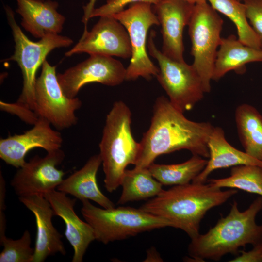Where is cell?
I'll list each match as a JSON object with an SVG mask.
<instances>
[{
	"label": "cell",
	"mask_w": 262,
	"mask_h": 262,
	"mask_svg": "<svg viewBox=\"0 0 262 262\" xmlns=\"http://www.w3.org/2000/svg\"><path fill=\"white\" fill-rule=\"evenodd\" d=\"M126 68L112 56L91 55L84 61L57 74L60 85L66 96L76 97L81 88L91 82L115 86L126 79Z\"/></svg>",
	"instance_id": "8fae6325"
},
{
	"label": "cell",
	"mask_w": 262,
	"mask_h": 262,
	"mask_svg": "<svg viewBox=\"0 0 262 262\" xmlns=\"http://www.w3.org/2000/svg\"><path fill=\"white\" fill-rule=\"evenodd\" d=\"M56 67L46 60L42 65L35 83L34 112L38 117L45 118L61 131L76 125L78 119L75 112L82 102L77 97L69 98L65 95L58 82Z\"/></svg>",
	"instance_id": "30bf717a"
},
{
	"label": "cell",
	"mask_w": 262,
	"mask_h": 262,
	"mask_svg": "<svg viewBox=\"0 0 262 262\" xmlns=\"http://www.w3.org/2000/svg\"><path fill=\"white\" fill-rule=\"evenodd\" d=\"M240 254L230 262H262V242L253 246L250 251H239Z\"/></svg>",
	"instance_id": "4dcf8cb0"
},
{
	"label": "cell",
	"mask_w": 262,
	"mask_h": 262,
	"mask_svg": "<svg viewBox=\"0 0 262 262\" xmlns=\"http://www.w3.org/2000/svg\"><path fill=\"white\" fill-rule=\"evenodd\" d=\"M31 129L20 134L9 135L0 140V157L6 164L19 168L26 163L29 151L41 148L49 152L60 149L61 133L53 130L45 118L39 117Z\"/></svg>",
	"instance_id": "5bb4252c"
},
{
	"label": "cell",
	"mask_w": 262,
	"mask_h": 262,
	"mask_svg": "<svg viewBox=\"0 0 262 262\" xmlns=\"http://www.w3.org/2000/svg\"><path fill=\"white\" fill-rule=\"evenodd\" d=\"M184 0L192 4H196V3H198L201 2L207 1V0Z\"/></svg>",
	"instance_id": "836d02e7"
},
{
	"label": "cell",
	"mask_w": 262,
	"mask_h": 262,
	"mask_svg": "<svg viewBox=\"0 0 262 262\" xmlns=\"http://www.w3.org/2000/svg\"><path fill=\"white\" fill-rule=\"evenodd\" d=\"M0 109L15 114L22 120L30 124H34L38 119V116L35 112L16 102L6 103L0 101Z\"/></svg>",
	"instance_id": "f546056e"
},
{
	"label": "cell",
	"mask_w": 262,
	"mask_h": 262,
	"mask_svg": "<svg viewBox=\"0 0 262 262\" xmlns=\"http://www.w3.org/2000/svg\"><path fill=\"white\" fill-rule=\"evenodd\" d=\"M82 202V214L93 228L96 240L104 244L170 227L166 220L141 208L118 207L105 209L94 206L89 200Z\"/></svg>",
	"instance_id": "5b68a950"
},
{
	"label": "cell",
	"mask_w": 262,
	"mask_h": 262,
	"mask_svg": "<svg viewBox=\"0 0 262 262\" xmlns=\"http://www.w3.org/2000/svg\"><path fill=\"white\" fill-rule=\"evenodd\" d=\"M4 9L15 43L13 55L6 60L17 63L23 79L22 90L16 102L34 111L36 74L38 69L51 51L58 48L69 47L73 41L68 37L58 34H48L38 41H33L17 24L12 9L5 5Z\"/></svg>",
	"instance_id": "8992f818"
},
{
	"label": "cell",
	"mask_w": 262,
	"mask_h": 262,
	"mask_svg": "<svg viewBox=\"0 0 262 262\" xmlns=\"http://www.w3.org/2000/svg\"><path fill=\"white\" fill-rule=\"evenodd\" d=\"M223 20L207 1L195 4L188 25L192 44V64L202 80L205 93L211 89V81L221 37Z\"/></svg>",
	"instance_id": "52a82bcc"
},
{
	"label": "cell",
	"mask_w": 262,
	"mask_h": 262,
	"mask_svg": "<svg viewBox=\"0 0 262 262\" xmlns=\"http://www.w3.org/2000/svg\"><path fill=\"white\" fill-rule=\"evenodd\" d=\"M214 127L209 122L188 119L168 98L158 97L150 125L139 142L135 167L148 168L160 155L181 149L208 158V142Z\"/></svg>",
	"instance_id": "6da1fadb"
},
{
	"label": "cell",
	"mask_w": 262,
	"mask_h": 262,
	"mask_svg": "<svg viewBox=\"0 0 262 262\" xmlns=\"http://www.w3.org/2000/svg\"><path fill=\"white\" fill-rule=\"evenodd\" d=\"M82 53L130 58L131 48L128 33L112 16H100L91 30L84 32L79 42L66 52L65 56Z\"/></svg>",
	"instance_id": "4fadbf2b"
},
{
	"label": "cell",
	"mask_w": 262,
	"mask_h": 262,
	"mask_svg": "<svg viewBox=\"0 0 262 262\" xmlns=\"http://www.w3.org/2000/svg\"><path fill=\"white\" fill-rule=\"evenodd\" d=\"M65 157L60 148L47 152L44 157L36 155L19 167L14 176L11 185L19 196L44 195L55 190L63 180L65 173L57 168Z\"/></svg>",
	"instance_id": "7c38bea8"
},
{
	"label": "cell",
	"mask_w": 262,
	"mask_h": 262,
	"mask_svg": "<svg viewBox=\"0 0 262 262\" xmlns=\"http://www.w3.org/2000/svg\"><path fill=\"white\" fill-rule=\"evenodd\" d=\"M262 209V196L242 212L234 201L227 216L221 217L205 234L191 239L188 247L190 259L218 261L227 254H238L241 247L262 242V224L256 223V217Z\"/></svg>",
	"instance_id": "3957f363"
},
{
	"label": "cell",
	"mask_w": 262,
	"mask_h": 262,
	"mask_svg": "<svg viewBox=\"0 0 262 262\" xmlns=\"http://www.w3.org/2000/svg\"><path fill=\"white\" fill-rule=\"evenodd\" d=\"M145 262H162V259L155 248H150L147 251Z\"/></svg>",
	"instance_id": "d6a6232c"
},
{
	"label": "cell",
	"mask_w": 262,
	"mask_h": 262,
	"mask_svg": "<svg viewBox=\"0 0 262 262\" xmlns=\"http://www.w3.org/2000/svg\"><path fill=\"white\" fill-rule=\"evenodd\" d=\"M160 0H106V3L92 11L89 18L97 16H112L123 11L127 5L143 2L156 4Z\"/></svg>",
	"instance_id": "83f0119b"
},
{
	"label": "cell",
	"mask_w": 262,
	"mask_h": 262,
	"mask_svg": "<svg viewBox=\"0 0 262 262\" xmlns=\"http://www.w3.org/2000/svg\"><path fill=\"white\" fill-rule=\"evenodd\" d=\"M151 4L139 2L115 14L113 17L126 28L131 48L130 63L126 68L125 80L134 81L139 77L150 80L159 70L150 60L147 51V34L153 25H160Z\"/></svg>",
	"instance_id": "9c48e42d"
},
{
	"label": "cell",
	"mask_w": 262,
	"mask_h": 262,
	"mask_svg": "<svg viewBox=\"0 0 262 262\" xmlns=\"http://www.w3.org/2000/svg\"><path fill=\"white\" fill-rule=\"evenodd\" d=\"M207 181L220 188H235L262 196V167L258 165L233 166L229 176L208 179Z\"/></svg>",
	"instance_id": "484cf974"
},
{
	"label": "cell",
	"mask_w": 262,
	"mask_h": 262,
	"mask_svg": "<svg viewBox=\"0 0 262 262\" xmlns=\"http://www.w3.org/2000/svg\"><path fill=\"white\" fill-rule=\"evenodd\" d=\"M239 0V1H242V0Z\"/></svg>",
	"instance_id": "e575fe53"
},
{
	"label": "cell",
	"mask_w": 262,
	"mask_h": 262,
	"mask_svg": "<svg viewBox=\"0 0 262 262\" xmlns=\"http://www.w3.org/2000/svg\"><path fill=\"white\" fill-rule=\"evenodd\" d=\"M254 62H262V49L247 46L233 34L221 38L212 80L218 81L231 70L243 73L246 64Z\"/></svg>",
	"instance_id": "44dd1931"
},
{
	"label": "cell",
	"mask_w": 262,
	"mask_h": 262,
	"mask_svg": "<svg viewBox=\"0 0 262 262\" xmlns=\"http://www.w3.org/2000/svg\"><path fill=\"white\" fill-rule=\"evenodd\" d=\"M153 5L161 26L162 52L172 60L184 61L183 30L189 23L195 4L184 0H160Z\"/></svg>",
	"instance_id": "9a60e30c"
},
{
	"label": "cell",
	"mask_w": 262,
	"mask_h": 262,
	"mask_svg": "<svg viewBox=\"0 0 262 262\" xmlns=\"http://www.w3.org/2000/svg\"><path fill=\"white\" fill-rule=\"evenodd\" d=\"M97 0H90L89 2L83 7L84 15L82 17V22L84 24V29L83 32L87 31V24L88 22L89 16L94 9V5Z\"/></svg>",
	"instance_id": "1f68e13d"
},
{
	"label": "cell",
	"mask_w": 262,
	"mask_h": 262,
	"mask_svg": "<svg viewBox=\"0 0 262 262\" xmlns=\"http://www.w3.org/2000/svg\"><path fill=\"white\" fill-rule=\"evenodd\" d=\"M102 160L99 154L91 157L79 170L65 179L57 187V190L70 194L81 201H93L105 209L115 207L114 203L99 189L97 174Z\"/></svg>",
	"instance_id": "ffe728a7"
},
{
	"label": "cell",
	"mask_w": 262,
	"mask_h": 262,
	"mask_svg": "<svg viewBox=\"0 0 262 262\" xmlns=\"http://www.w3.org/2000/svg\"><path fill=\"white\" fill-rule=\"evenodd\" d=\"M131 123L130 108L122 101H115L106 115L99 144L104 186L109 192L120 186L126 167L135 165L138 158L140 143L132 136Z\"/></svg>",
	"instance_id": "277c9868"
},
{
	"label": "cell",
	"mask_w": 262,
	"mask_h": 262,
	"mask_svg": "<svg viewBox=\"0 0 262 262\" xmlns=\"http://www.w3.org/2000/svg\"><path fill=\"white\" fill-rule=\"evenodd\" d=\"M20 201L34 214L37 232L32 262H43L49 256L66 251L62 241V235L54 227L53 210L50 203L41 195L18 197Z\"/></svg>",
	"instance_id": "2e32d148"
},
{
	"label": "cell",
	"mask_w": 262,
	"mask_h": 262,
	"mask_svg": "<svg viewBox=\"0 0 262 262\" xmlns=\"http://www.w3.org/2000/svg\"><path fill=\"white\" fill-rule=\"evenodd\" d=\"M44 196L50 203L54 215L59 216L65 222L66 237L74 249L72 262H82L89 245L96 238L92 227L75 212L76 199H71L66 194L55 190L47 192Z\"/></svg>",
	"instance_id": "e0dca14e"
},
{
	"label": "cell",
	"mask_w": 262,
	"mask_h": 262,
	"mask_svg": "<svg viewBox=\"0 0 262 262\" xmlns=\"http://www.w3.org/2000/svg\"><path fill=\"white\" fill-rule=\"evenodd\" d=\"M120 186L122 190L118 204L145 200L157 196L163 185L152 175L148 168L126 169Z\"/></svg>",
	"instance_id": "603a6c76"
},
{
	"label": "cell",
	"mask_w": 262,
	"mask_h": 262,
	"mask_svg": "<svg viewBox=\"0 0 262 262\" xmlns=\"http://www.w3.org/2000/svg\"><path fill=\"white\" fill-rule=\"evenodd\" d=\"M152 31L147 41L149 54L158 63L157 80L166 92L171 103L182 113L191 110L205 93L201 78L192 65L172 60L159 50Z\"/></svg>",
	"instance_id": "ba28073f"
},
{
	"label": "cell",
	"mask_w": 262,
	"mask_h": 262,
	"mask_svg": "<svg viewBox=\"0 0 262 262\" xmlns=\"http://www.w3.org/2000/svg\"><path fill=\"white\" fill-rule=\"evenodd\" d=\"M16 12L22 17L21 25L37 38L49 34H58L65 17L57 11L59 4L51 0H16Z\"/></svg>",
	"instance_id": "ac0fdd59"
},
{
	"label": "cell",
	"mask_w": 262,
	"mask_h": 262,
	"mask_svg": "<svg viewBox=\"0 0 262 262\" xmlns=\"http://www.w3.org/2000/svg\"><path fill=\"white\" fill-rule=\"evenodd\" d=\"M0 243L3 246L0 254V262H33L34 249L31 246V237L28 230H25L17 240L5 236L0 239Z\"/></svg>",
	"instance_id": "4316f807"
},
{
	"label": "cell",
	"mask_w": 262,
	"mask_h": 262,
	"mask_svg": "<svg viewBox=\"0 0 262 262\" xmlns=\"http://www.w3.org/2000/svg\"><path fill=\"white\" fill-rule=\"evenodd\" d=\"M208 147L209 160L204 169L192 182L206 183L209 175L220 168L239 165H255L262 167V161L232 146L227 141L225 132L221 127H214L208 140Z\"/></svg>",
	"instance_id": "d6986e66"
},
{
	"label": "cell",
	"mask_w": 262,
	"mask_h": 262,
	"mask_svg": "<svg viewBox=\"0 0 262 262\" xmlns=\"http://www.w3.org/2000/svg\"><path fill=\"white\" fill-rule=\"evenodd\" d=\"M211 6L228 17L235 25L238 38L243 44L256 49H262L258 36L248 23L246 8L238 0H207Z\"/></svg>",
	"instance_id": "d4e9b609"
},
{
	"label": "cell",
	"mask_w": 262,
	"mask_h": 262,
	"mask_svg": "<svg viewBox=\"0 0 262 262\" xmlns=\"http://www.w3.org/2000/svg\"><path fill=\"white\" fill-rule=\"evenodd\" d=\"M238 136L245 152L262 161V116L249 104L239 105L235 112Z\"/></svg>",
	"instance_id": "7402d4cb"
},
{
	"label": "cell",
	"mask_w": 262,
	"mask_h": 262,
	"mask_svg": "<svg viewBox=\"0 0 262 262\" xmlns=\"http://www.w3.org/2000/svg\"><path fill=\"white\" fill-rule=\"evenodd\" d=\"M213 184L189 183L163 190L140 208L166 220L170 227L183 230L191 239L199 234L200 224L208 211L237 193Z\"/></svg>",
	"instance_id": "7a4b0ae2"
},
{
	"label": "cell",
	"mask_w": 262,
	"mask_h": 262,
	"mask_svg": "<svg viewBox=\"0 0 262 262\" xmlns=\"http://www.w3.org/2000/svg\"><path fill=\"white\" fill-rule=\"evenodd\" d=\"M208 160L193 155L181 163L171 164L153 163L148 167L153 177L163 185H180L190 183L204 169Z\"/></svg>",
	"instance_id": "cb8c5ba5"
},
{
	"label": "cell",
	"mask_w": 262,
	"mask_h": 262,
	"mask_svg": "<svg viewBox=\"0 0 262 262\" xmlns=\"http://www.w3.org/2000/svg\"><path fill=\"white\" fill-rule=\"evenodd\" d=\"M249 24L262 44V0H243Z\"/></svg>",
	"instance_id": "f1b7e54d"
}]
</instances>
